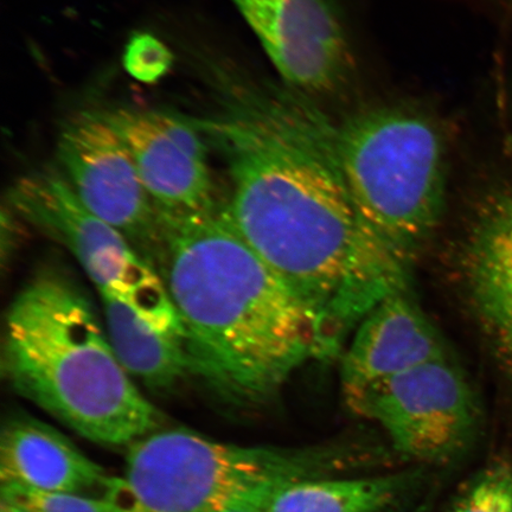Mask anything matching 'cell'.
Instances as JSON below:
<instances>
[{"instance_id":"obj_1","label":"cell","mask_w":512,"mask_h":512,"mask_svg":"<svg viewBox=\"0 0 512 512\" xmlns=\"http://www.w3.org/2000/svg\"><path fill=\"white\" fill-rule=\"evenodd\" d=\"M226 157L242 238L329 335L344 338L409 267L362 219L339 168L336 124L306 96L246 92L201 124Z\"/></svg>"},{"instance_id":"obj_2","label":"cell","mask_w":512,"mask_h":512,"mask_svg":"<svg viewBox=\"0 0 512 512\" xmlns=\"http://www.w3.org/2000/svg\"><path fill=\"white\" fill-rule=\"evenodd\" d=\"M156 268L181 320L190 377L233 413L278 398L341 345L242 238L228 202L158 214Z\"/></svg>"},{"instance_id":"obj_3","label":"cell","mask_w":512,"mask_h":512,"mask_svg":"<svg viewBox=\"0 0 512 512\" xmlns=\"http://www.w3.org/2000/svg\"><path fill=\"white\" fill-rule=\"evenodd\" d=\"M2 371L17 395L92 443L130 446L164 422L121 366L85 292L55 268L12 300Z\"/></svg>"},{"instance_id":"obj_4","label":"cell","mask_w":512,"mask_h":512,"mask_svg":"<svg viewBox=\"0 0 512 512\" xmlns=\"http://www.w3.org/2000/svg\"><path fill=\"white\" fill-rule=\"evenodd\" d=\"M376 462L374 446L361 443L245 447L187 430L157 431L128 447L125 478H114L107 498L142 512L253 511L281 486Z\"/></svg>"},{"instance_id":"obj_5","label":"cell","mask_w":512,"mask_h":512,"mask_svg":"<svg viewBox=\"0 0 512 512\" xmlns=\"http://www.w3.org/2000/svg\"><path fill=\"white\" fill-rule=\"evenodd\" d=\"M336 151L358 213L403 264L431 240L443 215L446 152L426 115L381 106L336 124Z\"/></svg>"},{"instance_id":"obj_6","label":"cell","mask_w":512,"mask_h":512,"mask_svg":"<svg viewBox=\"0 0 512 512\" xmlns=\"http://www.w3.org/2000/svg\"><path fill=\"white\" fill-rule=\"evenodd\" d=\"M18 219L66 247L99 293L132 307L155 328L183 337L162 275L110 223L80 201L59 169L47 168L18 179L9 191Z\"/></svg>"},{"instance_id":"obj_7","label":"cell","mask_w":512,"mask_h":512,"mask_svg":"<svg viewBox=\"0 0 512 512\" xmlns=\"http://www.w3.org/2000/svg\"><path fill=\"white\" fill-rule=\"evenodd\" d=\"M350 409L379 425L400 456L425 465L463 457L483 420L475 388L448 352L382 383Z\"/></svg>"},{"instance_id":"obj_8","label":"cell","mask_w":512,"mask_h":512,"mask_svg":"<svg viewBox=\"0 0 512 512\" xmlns=\"http://www.w3.org/2000/svg\"><path fill=\"white\" fill-rule=\"evenodd\" d=\"M57 160L80 201L156 267L158 211L131 152L104 113L83 112L69 119L57 140Z\"/></svg>"},{"instance_id":"obj_9","label":"cell","mask_w":512,"mask_h":512,"mask_svg":"<svg viewBox=\"0 0 512 512\" xmlns=\"http://www.w3.org/2000/svg\"><path fill=\"white\" fill-rule=\"evenodd\" d=\"M291 91L331 95L354 70L347 30L331 0H232Z\"/></svg>"},{"instance_id":"obj_10","label":"cell","mask_w":512,"mask_h":512,"mask_svg":"<svg viewBox=\"0 0 512 512\" xmlns=\"http://www.w3.org/2000/svg\"><path fill=\"white\" fill-rule=\"evenodd\" d=\"M123 138L158 214L213 209L217 198L200 127L163 112H104Z\"/></svg>"},{"instance_id":"obj_11","label":"cell","mask_w":512,"mask_h":512,"mask_svg":"<svg viewBox=\"0 0 512 512\" xmlns=\"http://www.w3.org/2000/svg\"><path fill=\"white\" fill-rule=\"evenodd\" d=\"M447 354L443 339L406 286L377 303L352 331L339 382L350 408L370 390Z\"/></svg>"},{"instance_id":"obj_12","label":"cell","mask_w":512,"mask_h":512,"mask_svg":"<svg viewBox=\"0 0 512 512\" xmlns=\"http://www.w3.org/2000/svg\"><path fill=\"white\" fill-rule=\"evenodd\" d=\"M459 271L473 319L512 381V188L478 211L460 249Z\"/></svg>"},{"instance_id":"obj_13","label":"cell","mask_w":512,"mask_h":512,"mask_svg":"<svg viewBox=\"0 0 512 512\" xmlns=\"http://www.w3.org/2000/svg\"><path fill=\"white\" fill-rule=\"evenodd\" d=\"M0 482L64 494L102 491L106 497L113 478L56 428L18 413L4 421L0 434Z\"/></svg>"},{"instance_id":"obj_14","label":"cell","mask_w":512,"mask_h":512,"mask_svg":"<svg viewBox=\"0 0 512 512\" xmlns=\"http://www.w3.org/2000/svg\"><path fill=\"white\" fill-rule=\"evenodd\" d=\"M107 336L127 374L151 392L171 393L190 377L182 336L155 328L121 300L101 293Z\"/></svg>"},{"instance_id":"obj_15","label":"cell","mask_w":512,"mask_h":512,"mask_svg":"<svg viewBox=\"0 0 512 512\" xmlns=\"http://www.w3.org/2000/svg\"><path fill=\"white\" fill-rule=\"evenodd\" d=\"M420 471L304 480L275 489L253 512H393L414 494Z\"/></svg>"},{"instance_id":"obj_16","label":"cell","mask_w":512,"mask_h":512,"mask_svg":"<svg viewBox=\"0 0 512 512\" xmlns=\"http://www.w3.org/2000/svg\"><path fill=\"white\" fill-rule=\"evenodd\" d=\"M0 494L24 512H126L105 497L48 492L16 483H2Z\"/></svg>"},{"instance_id":"obj_17","label":"cell","mask_w":512,"mask_h":512,"mask_svg":"<svg viewBox=\"0 0 512 512\" xmlns=\"http://www.w3.org/2000/svg\"><path fill=\"white\" fill-rule=\"evenodd\" d=\"M452 512H512V465L499 462L485 469Z\"/></svg>"},{"instance_id":"obj_18","label":"cell","mask_w":512,"mask_h":512,"mask_svg":"<svg viewBox=\"0 0 512 512\" xmlns=\"http://www.w3.org/2000/svg\"><path fill=\"white\" fill-rule=\"evenodd\" d=\"M172 61L174 57L168 47L150 34L134 35L124 53L126 72L145 83L162 79L169 72Z\"/></svg>"},{"instance_id":"obj_19","label":"cell","mask_w":512,"mask_h":512,"mask_svg":"<svg viewBox=\"0 0 512 512\" xmlns=\"http://www.w3.org/2000/svg\"><path fill=\"white\" fill-rule=\"evenodd\" d=\"M0 512H15L14 507H12V504L9 501H6V499L2 498L0 499Z\"/></svg>"},{"instance_id":"obj_20","label":"cell","mask_w":512,"mask_h":512,"mask_svg":"<svg viewBox=\"0 0 512 512\" xmlns=\"http://www.w3.org/2000/svg\"><path fill=\"white\" fill-rule=\"evenodd\" d=\"M3 498V497H2ZM5 499V498H4ZM6 501H8V499H6ZM11 503V502H10ZM12 504V503H11ZM12 507H14V511L15 512H24L22 511L21 509L17 508L16 505L12 504Z\"/></svg>"},{"instance_id":"obj_21","label":"cell","mask_w":512,"mask_h":512,"mask_svg":"<svg viewBox=\"0 0 512 512\" xmlns=\"http://www.w3.org/2000/svg\"><path fill=\"white\" fill-rule=\"evenodd\" d=\"M221 512H251V511H245V510H227V511H221Z\"/></svg>"},{"instance_id":"obj_22","label":"cell","mask_w":512,"mask_h":512,"mask_svg":"<svg viewBox=\"0 0 512 512\" xmlns=\"http://www.w3.org/2000/svg\"><path fill=\"white\" fill-rule=\"evenodd\" d=\"M126 512H142V511H137V510H128Z\"/></svg>"}]
</instances>
